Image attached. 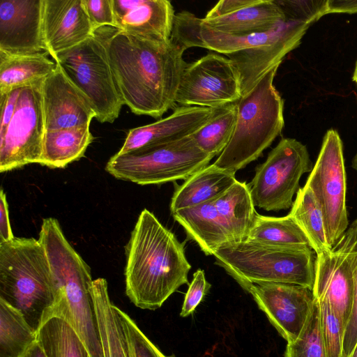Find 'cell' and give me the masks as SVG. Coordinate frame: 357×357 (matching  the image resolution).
I'll return each instance as SVG.
<instances>
[{
	"label": "cell",
	"mask_w": 357,
	"mask_h": 357,
	"mask_svg": "<svg viewBox=\"0 0 357 357\" xmlns=\"http://www.w3.org/2000/svg\"><path fill=\"white\" fill-rule=\"evenodd\" d=\"M42 24L44 43L52 58L94 32L83 0H43Z\"/></svg>",
	"instance_id": "ac0fdd59"
},
{
	"label": "cell",
	"mask_w": 357,
	"mask_h": 357,
	"mask_svg": "<svg viewBox=\"0 0 357 357\" xmlns=\"http://www.w3.org/2000/svg\"><path fill=\"white\" fill-rule=\"evenodd\" d=\"M245 241L285 249L311 248L305 234L289 213L280 218L257 213Z\"/></svg>",
	"instance_id": "4316f807"
},
{
	"label": "cell",
	"mask_w": 357,
	"mask_h": 357,
	"mask_svg": "<svg viewBox=\"0 0 357 357\" xmlns=\"http://www.w3.org/2000/svg\"><path fill=\"white\" fill-rule=\"evenodd\" d=\"M284 357H326L316 301L312 314L301 335L296 340L287 342Z\"/></svg>",
	"instance_id": "836d02e7"
},
{
	"label": "cell",
	"mask_w": 357,
	"mask_h": 357,
	"mask_svg": "<svg viewBox=\"0 0 357 357\" xmlns=\"http://www.w3.org/2000/svg\"><path fill=\"white\" fill-rule=\"evenodd\" d=\"M316 302L319 310L321 338L326 357H342L345 328L326 301Z\"/></svg>",
	"instance_id": "e575fe53"
},
{
	"label": "cell",
	"mask_w": 357,
	"mask_h": 357,
	"mask_svg": "<svg viewBox=\"0 0 357 357\" xmlns=\"http://www.w3.org/2000/svg\"><path fill=\"white\" fill-rule=\"evenodd\" d=\"M225 229L236 243L244 241L257 214L249 185L236 181L213 200Z\"/></svg>",
	"instance_id": "d4e9b609"
},
{
	"label": "cell",
	"mask_w": 357,
	"mask_h": 357,
	"mask_svg": "<svg viewBox=\"0 0 357 357\" xmlns=\"http://www.w3.org/2000/svg\"><path fill=\"white\" fill-rule=\"evenodd\" d=\"M354 291L350 254L346 251L331 250L317 255L312 289L315 301H326L344 328L351 314Z\"/></svg>",
	"instance_id": "ffe728a7"
},
{
	"label": "cell",
	"mask_w": 357,
	"mask_h": 357,
	"mask_svg": "<svg viewBox=\"0 0 357 357\" xmlns=\"http://www.w3.org/2000/svg\"><path fill=\"white\" fill-rule=\"evenodd\" d=\"M237 111V102L217 107L211 119L192 135L202 151L213 158L220 155L234 133Z\"/></svg>",
	"instance_id": "1f68e13d"
},
{
	"label": "cell",
	"mask_w": 357,
	"mask_h": 357,
	"mask_svg": "<svg viewBox=\"0 0 357 357\" xmlns=\"http://www.w3.org/2000/svg\"><path fill=\"white\" fill-rule=\"evenodd\" d=\"M46 131L90 126L96 114L85 96L56 68L41 84Z\"/></svg>",
	"instance_id": "e0dca14e"
},
{
	"label": "cell",
	"mask_w": 357,
	"mask_h": 357,
	"mask_svg": "<svg viewBox=\"0 0 357 357\" xmlns=\"http://www.w3.org/2000/svg\"><path fill=\"white\" fill-rule=\"evenodd\" d=\"M289 214L305 234L317 255L331 250L321 207L308 185L298 189Z\"/></svg>",
	"instance_id": "f546056e"
},
{
	"label": "cell",
	"mask_w": 357,
	"mask_h": 357,
	"mask_svg": "<svg viewBox=\"0 0 357 357\" xmlns=\"http://www.w3.org/2000/svg\"><path fill=\"white\" fill-rule=\"evenodd\" d=\"M246 291L287 342L301 335L315 304L312 290L298 284L261 283L252 284Z\"/></svg>",
	"instance_id": "5bb4252c"
},
{
	"label": "cell",
	"mask_w": 357,
	"mask_h": 357,
	"mask_svg": "<svg viewBox=\"0 0 357 357\" xmlns=\"http://www.w3.org/2000/svg\"><path fill=\"white\" fill-rule=\"evenodd\" d=\"M349 357H357V344Z\"/></svg>",
	"instance_id": "bcb514c9"
},
{
	"label": "cell",
	"mask_w": 357,
	"mask_h": 357,
	"mask_svg": "<svg viewBox=\"0 0 357 357\" xmlns=\"http://www.w3.org/2000/svg\"><path fill=\"white\" fill-rule=\"evenodd\" d=\"M67 78L85 96L100 123H113L123 102L101 40L94 35L53 58Z\"/></svg>",
	"instance_id": "9c48e42d"
},
{
	"label": "cell",
	"mask_w": 357,
	"mask_h": 357,
	"mask_svg": "<svg viewBox=\"0 0 357 357\" xmlns=\"http://www.w3.org/2000/svg\"><path fill=\"white\" fill-rule=\"evenodd\" d=\"M211 288V284L205 278L204 271L197 270L193 274V279L189 284L182 305L180 316L186 317L191 314L199 305Z\"/></svg>",
	"instance_id": "74e56055"
},
{
	"label": "cell",
	"mask_w": 357,
	"mask_h": 357,
	"mask_svg": "<svg viewBox=\"0 0 357 357\" xmlns=\"http://www.w3.org/2000/svg\"><path fill=\"white\" fill-rule=\"evenodd\" d=\"M37 341L48 357H91L77 333L63 317L47 318L37 331Z\"/></svg>",
	"instance_id": "f1b7e54d"
},
{
	"label": "cell",
	"mask_w": 357,
	"mask_h": 357,
	"mask_svg": "<svg viewBox=\"0 0 357 357\" xmlns=\"http://www.w3.org/2000/svg\"><path fill=\"white\" fill-rule=\"evenodd\" d=\"M83 3L94 31L102 26H114L112 0H83Z\"/></svg>",
	"instance_id": "f35d334b"
},
{
	"label": "cell",
	"mask_w": 357,
	"mask_h": 357,
	"mask_svg": "<svg viewBox=\"0 0 357 357\" xmlns=\"http://www.w3.org/2000/svg\"><path fill=\"white\" fill-rule=\"evenodd\" d=\"M241 97V78L236 66L229 58L213 52L187 63L176 103L217 108L237 102Z\"/></svg>",
	"instance_id": "4fadbf2b"
},
{
	"label": "cell",
	"mask_w": 357,
	"mask_h": 357,
	"mask_svg": "<svg viewBox=\"0 0 357 357\" xmlns=\"http://www.w3.org/2000/svg\"><path fill=\"white\" fill-rule=\"evenodd\" d=\"M56 295V282L39 240L15 237L0 243V299L18 310L36 332Z\"/></svg>",
	"instance_id": "5b68a950"
},
{
	"label": "cell",
	"mask_w": 357,
	"mask_h": 357,
	"mask_svg": "<svg viewBox=\"0 0 357 357\" xmlns=\"http://www.w3.org/2000/svg\"><path fill=\"white\" fill-rule=\"evenodd\" d=\"M93 140L90 126L46 131L40 165L64 168L82 158Z\"/></svg>",
	"instance_id": "484cf974"
},
{
	"label": "cell",
	"mask_w": 357,
	"mask_h": 357,
	"mask_svg": "<svg viewBox=\"0 0 357 357\" xmlns=\"http://www.w3.org/2000/svg\"><path fill=\"white\" fill-rule=\"evenodd\" d=\"M171 214L206 255H213L220 247L236 243L223 225L213 200Z\"/></svg>",
	"instance_id": "7402d4cb"
},
{
	"label": "cell",
	"mask_w": 357,
	"mask_h": 357,
	"mask_svg": "<svg viewBox=\"0 0 357 357\" xmlns=\"http://www.w3.org/2000/svg\"><path fill=\"white\" fill-rule=\"evenodd\" d=\"M38 240L45 249L57 287L55 303L47 318L58 316L65 319L91 357H104L89 266L68 241L56 219H43Z\"/></svg>",
	"instance_id": "277c9868"
},
{
	"label": "cell",
	"mask_w": 357,
	"mask_h": 357,
	"mask_svg": "<svg viewBox=\"0 0 357 357\" xmlns=\"http://www.w3.org/2000/svg\"><path fill=\"white\" fill-rule=\"evenodd\" d=\"M14 238L9 220L6 195L1 188L0 191V243L10 241Z\"/></svg>",
	"instance_id": "60d3db41"
},
{
	"label": "cell",
	"mask_w": 357,
	"mask_h": 357,
	"mask_svg": "<svg viewBox=\"0 0 357 357\" xmlns=\"http://www.w3.org/2000/svg\"><path fill=\"white\" fill-rule=\"evenodd\" d=\"M114 27L151 41L172 40L175 11L167 0H112Z\"/></svg>",
	"instance_id": "d6986e66"
},
{
	"label": "cell",
	"mask_w": 357,
	"mask_h": 357,
	"mask_svg": "<svg viewBox=\"0 0 357 357\" xmlns=\"http://www.w3.org/2000/svg\"><path fill=\"white\" fill-rule=\"evenodd\" d=\"M49 54L9 55L0 52V94L43 79L57 67Z\"/></svg>",
	"instance_id": "83f0119b"
},
{
	"label": "cell",
	"mask_w": 357,
	"mask_h": 357,
	"mask_svg": "<svg viewBox=\"0 0 357 357\" xmlns=\"http://www.w3.org/2000/svg\"><path fill=\"white\" fill-rule=\"evenodd\" d=\"M331 250L346 251L351 255L354 291L351 314L345 328L343 340V357H349L357 344V218Z\"/></svg>",
	"instance_id": "d6a6232c"
},
{
	"label": "cell",
	"mask_w": 357,
	"mask_h": 357,
	"mask_svg": "<svg viewBox=\"0 0 357 357\" xmlns=\"http://www.w3.org/2000/svg\"><path fill=\"white\" fill-rule=\"evenodd\" d=\"M43 79L22 87L13 116L0 136V172L40 164L46 132L43 107Z\"/></svg>",
	"instance_id": "7c38bea8"
},
{
	"label": "cell",
	"mask_w": 357,
	"mask_h": 357,
	"mask_svg": "<svg viewBox=\"0 0 357 357\" xmlns=\"http://www.w3.org/2000/svg\"><path fill=\"white\" fill-rule=\"evenodd\" d=\"M351 167L357 172V151L352 159Z\"/></svg>",
	"instance_id": "ee69618b"
},
{
	"label": "cell",
	"mask_w": 357,
	"mask_h": 357,
	"mask_svg": "<svg viewBox=\"0 0 357 357\" xmlns=\"http://www.w3.org/2000/svg\"><path fill=\"white\" fill-rule=\"evenodd\" d=\"M310 24L289 18L273 30L249 35L218 31L188 11L175 15L172 39L185 50L202 47L225 55L238 70L242 96L296 48Z\"/></svg>",
	"instance_id": "3957f363"
},
{
	"label": "cell",
	"mask_w": 357,
	"mask_h": 357,
	"mask_svg": "<svg viewBox=\"0 0 357 357\" xmlns=\"http://www.w3.org/2000/svg\"><path fill=\"white\" fill-rule=\"evenodd\" d=\"M36 340L23 315L0 299V357H22Z\"/></svg>",
	"instance_id": "4dcf8cb0"
},
{
	"label": "cell",
	"mask_w": 357,
	"mask_h": 357,
	"mask_svg": "<svg viewBox=\"0 0 357 357\" xmlns=\"http://www.w3.org/2000/svg\"><path fill=\"white\" fill-rule=\"evenodd\" d=\"M43 0H0V52L49 54L43 35Z\"/></svg>",
	"instance_id": "9a60e30c"
},
{
	"label": "cell",
	"mask_w": 357,
	"mask_h": 357,
	"mask_svg": "<svg viewBox=\"0 0 357 357\" xmlns=\"http://www.w3.org/2000/svg\"><path fill=\"white\" fill-rule=\"evenodd\" d=\"M312 169L306 146L295 139H282L256 167L248 184L255 206L266 211L289 209L300 178Z\"/></svg>",
	"instance_id": "30bf717a"
},
{
	"label": "cell",
	"mask_w": 357,
	"mask_h": 357,
	"mask_svg": "<svg viewBox=\"0 0 357 357\" xmlns=\"http://www.w3.org/2000/svg\"><path fill=\"white\" fill-rule=\"evenodd\" d=\"M213 158L202 151L192 135L158 146L115 153L105 170L116 178L139 185L185 180L209 165Z\"/></svg>",
	"instance_id": "ba28073f"
},
{
	"label": "cell",
	"mask_w": 357,
	"mask_h": 357,
	"mask_svg": "<svg viewBox=\"0 0 357 357\" xmlns=\"http://www.w3.org/2000/svg\"><path fill=\"white\" fill-rule=\"evenodd\" d=\"M237 180L235 173L213 164L195 172L181 185L174 184L170 203L171 213L218 197Z\"/></svg>",
	"instance_id": "603a6c76"
},
{
	"label": "cell",
	"mask_w": 357,
	"mask_h": 357,
	"mask_svg": "<svg viewBox=\"0 0 357 357\" xmlns=\"http://www.w3.org/2000/svg\"><path fill=\"white\" fill-rule=\"evenodd\" d=\"M126 256V294L139 308H160L181 286L190 284L185 242L146 208L131 232Z\"/></svg>",
	"instance_id": "7a4b0ae2"
},
{
	"label": "cell",
	"mask_w": 357,
	"mask_h": 357,
	"mask_svg": "<svg viewBox=\"0 0 357 357\" xmlns=\"http://www.w3.org/2000/svg\"><path fill=\"white\" fill-rule=\"evenodd\" d=\"M22 357H48L45 351L36 340L26 350Z\"/></svg>",
	"instance_id": "7bdbcfd3"
},
{
	"label": "cell",
	"mask_w": 357,
	"mask_h": 357,
	"mask_svg": "<svg viewBox=\"0 0 357 357\" xmlns=\"http://www.w3.org/2000/svg\"><path fill=\"white\" fill-rule=\"evenodd\" d=\"M352 79H353V81L355 82L357 84V61L355 64V68L354 70Z\"/></svg>",
	"instance_id": "f6af8a7d"
},
{
	"label": "cell",
	"mask_w": 357,
	"mask_h": 357,
	"mask_svg": "<svg viewBox=\"0 0 357 357\" xmlns=\"http://www.w3.org/2000/svg\"><path fill=\"white\" fill-rule=\"evenodd\" d=\"M202 20L222 33L249 35L273 30L286 17L275 0H221Z\"/></svg>",
	"instance_id": "2e32d148"
},
{
	"label": "cell",
	"mask_w": 357,
	"mask_h": 357,
	"mask_svg": "<svg viewBox=\"0 0 357 357\" xmlns=\"http://www.w3.org/2000/svg\"><path fill=\"white\" fill-rule=\"evenodd\" d=\"M328 13H356L357 0H328Z\"/></svg>",
	"instance_id": "b9f144b4"
},
{
	"label": "cell",
	"mask_w": 357,
	"mask_h": 357,
	"mask_svg": "<svg viewBox=\"0 0 357 357\" xmlns=\"http://www.w3.org/2000/svg\"><path fill=\"white\" fill-rule=\"evenodd\" d=\"M217 108L197 106L176 107L167 117L130 129L117 152L125 153L143 146L172 143L193 135L214 116Z\"/></svg>",
	"instance_id": "44dd1931"
},
{
	"label": "cell",
	"mask_w": 357,
	"mask_h": 357,
	"mask_svg": "<svg viewBox=\"0 0 357 357\" xmlns=\"http://www.w3.org/2000/svg\"><path fill=\"white\" fill-rule=\"evenodd\" d=\"M105 45L123 105L137 115L160 118L174 107L181 75L187 65L183 47L128 34L114 26L96 29Z\"/></svg>",
	"instance_id": "6da1fadb"
},
{
	"label": "cell",
	"mask_w": 357,
	"mask_h": 357,
	"mask_svg": "<svg viewBox=\"0 0 357 357\" xmlns=\"http://www.w3.org/2000/svg\"><path fill=\"white\" fill-rule=\"evenodd\" d=\"M305 185L321 207L329 245L333 247L348 227L347 176L342 142L337 132L328 130Z\"/></svg>",
	"instance_id": "8fae6325"
},
{
	"label": "cell",
	"mask_w": 357,
	"mask_h": 357,
	"mask_svg": "<svg viewBox=\"0 0 357 357\" xmlns=\"http://www.w3.org/2000/svg\"><path fill=\"white\" fill-rule=\"evenodd\" d=\"M125 333L130 357H174L165 356L141 331L135 321L117 307Z\"/></svg>",
	"instance_id": "d590c367"
},
{
	"label": "cell",
	"mask_w": 357,
	"mask_h": 357,
	"mask_svg": "<svg viewBox=\"0 0 357 357\" xmlns=\"http://www.w3.org/2000/svg\"><path fill=\"white\" fill-rule=\"evenodd\" d=\"M280 65L266 73L237 102V119L232 137L213 162L236 173L261 156L281 135L284 126V101L273 81Z\"/></svg>",
	"instance_id": "8992f818"
},
{
	"label": "cell",
	"mask_w": 357,
	"mask_h": 357,
	"mask_svg": "<svg viewBox=\"0 0 357 357\" xmlns=\"http://www.w3.org/2000/svg\"><path fill=\"white\" fill-rule=\"evenodd\" d=\"M21 89H14L6 93L0 94V136L5 133L13 116Z\"/></svg>",
	"instance_id": "ab89813d"
},
{
	"label": "cell",
	"mask_w": 357,
	"mask_h": 357,
	"mask_svg": "<svg viewBox=\"0 0 357 357\" xmlns=\"http://www.w3.org/2000/svg\"><path fill=\"white\" fill-rule=\"evenodd\" d=\"M213 256L245 291L268 282L313 289L316 259L311 248L285 249L244 241L222 246Z\"/></svg>",
	"instance_id": "52a82bcc"
},
{
	"label": "cell",
	"mask_w": 357,
	"mask_h": 357,
	"mask_svg": "<svg viewBox=\"0 0 357 357\" xmlns=\"http://www.w3.org/2000/svg\"><path fill=\"white\" fill-rule=\"evenodd\" d=\"M91 294L104 357H130L118 307L110 299L105 278L93 281Z\"/></svg>",
	"instance_id": "cb8c5ba5"
},
{
	"label": "cell",
	"mask_w": 357,
	"mask_h": 357,
	"mask_svg": "<svg viewBox=\"0 0 357 357\" xmlns=\"http://www.w3.org/2000/svg\"><path fill=\"white\" fill-rule=\"evenodd\" d=\"M328 0H275L287 17L312 24L327 13Z\"/></svg>",
	"instance_id": "8d00e7d4"
}]
</instances>
